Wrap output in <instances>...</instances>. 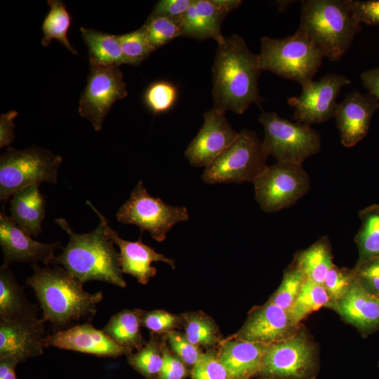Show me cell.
Masks as SVG:
<instances>
[{
	"mask_svg": "<svg viewBox=\"0 0 379 379\" xmlns=\"http://www.w3.org/2000/svg\"><path fill=\"white\" fill-rule=\"evenodd\" d=\"M260 72L258 55L251 51L241 36H224L218 42L212 67L213 107L242 114L252 103L260 105Z\"/></svg>",
	"mask_w": 379,
	"mask_h": 379,
	"instance_id": "obj_1",
	"label": "cell"
},
{
	"mask_svg": "<svg viewBox=\"0 0 379 379\" xmlns=\"http://www.w3.org/2000/svg\"><path fill=\"white\" fill-rule=\"evenodd\" d=\"M32 267L34 272L26 283L33 289L42 318L51 324L53 332L65 330L81 319H93L103 299L101 291H85L84 283L62 266Z\"/></svg>",
	"mask_w": 379,
	"mask_h": 379,
	"instance_id": "obj_2",
	"label": "cell"
},
{
	"mask_svg": "<svg viewBox=\"0 0 379 379\" xmlns=\"http://www.w3.org/2000/svg\"><path fill=\"white\" fill-rule=\"evenodd\" d=\"M86 204L98 215L99 225L91 232L80 234L74 232L65 218L55 219V222L69 236V241L51 264L62 266L83 283L101 281L125 288L119 253L107 234L105 217L91 201L87 200Z\"/></svg>",
	"mask_w": 379,
	"mask_h": 379,
	"instance_id": "obj_3",
	"label": "cell"
},
{
	"mask_svg": "<svg viewBox=\"0 0 379 379\" xmlns=\"http://www.w3.org/2000/svg\"><path fill=\"white\" fill-rule=\"evenodd\" d=\"M350 0H304L297 32L309 39L331 61L341 59L361 29Z\"/></svg>",
	"mask_w": 379,
	"mask_h": 379,
	"instance_id": "obj_4",
	"label": "cell"
},
{
	"mask_svg": "<svg viewBox=\"0 0 379 379\" xmlns=\"http://www.w3.org/2000/svg\"><path fill=\"white\" fill-rule=\"evenodd\" d=\"M260 44L258 55L261 71L272 72L301 86L313 80L324 58L309 39L297 31L280 39L263 36Z\"/></svg>",
	"mask_w": 379,
	"mask_h": 379,
	"instance_id": "obj_5",
	"label": "cell"
},
{
	"mask_svg": "<svg viewBox=\"0 0 379 379\" xmlns=\"http://www.w3.org/2000/svg\"><path fill=\"white\" fill-rule=\"evenodd\" d=\"M62 162L60 155L39 146L25 149L8 147L0 157V199L6 201L33 185L56 184Z\"/></svg>",
	"mask_w": 379,
	"mask_h": 379,
	"instance_id": "obj_6",
	"label": "cell"
},
{
	"mask_svg": "<svg viewBox=\"0 0 379 379\" xmlns=\"http://www.w3.org/2000/svg\"><path fill=\"white\" fill-rule=\"evenodd\" d=\"M268 157L257 134L243 129L234 142L206 167L201 179L206 184L253 183L267 167Z\"/></svg>",
	"mask_w": 379,
	"mask_h": 379,
	"instance_id": "obj_7",
	"label": "cell"
},
{
	"mask_svg": "<svg viewBox=\"0 0 379 379\" xmlns=\"http://www.w3.org/2000/svg\"><path fill=\"white\" fill-rule=\"evenodd\" d=\"M259 122L265 130L263 148L277 161L302 163L321 149L320 134L310 125L293 122L275 112H262Z\"/></svg>",
	"mask_w": 379,
	"mask_h": 379,
	"instance_id": "obj_8",
	"label": "cell"
},
{
	"mask_svg": "<svg viewBox=\"0 0 379 379\" xmlns=\"http://www.w3.org/2000/svg\"><path fill=\"white\" fill-rule=\"evenodd\" d=\"M116 217L125 225L139 227L141 233L147 231L158 242L163 241L173 227L189 220L185 206L166 204L161 198L154 197L139 180L129 199L119 208Z\"/></svg>",
	"mask_w": 379,
	"mask_h": 379,
	"instance_id": "obj_9",
	"label": "cell"
},
{
	"mask_svg": "<svg viewBox=\"0 0 379 379\" xmlns=\"http://www.w3.org/2000/svg\"><path fill=\"white\" fill-rule=\"evenodd\" d=\"M253 185L260 208L265 212L274 213L293 206L306 194L310 180L302 164L277 161L267 166Z\"/></svg>",
	"mask_w": 379,
	"mask_h": 379,
	"instance_id": "obj_10",
	"label": "cell"
},
{
	"mask_svg": "<svg viewBox=\"0 0 379 379\" xmlns=\"http://www.w3.org/2000/svg\"><path fill=\"white\" fill-rule=\"evenodd\" d=\"M319 369L317 348L301 331L268 345L258 376L270 379H314Z\"/></svg>",
	"mask_w": 379,
	"mask_h": 379,
	"instance_id": "obj_11",
	"label": "cell"
},
{
	"mask_svg": "<svg viewBox=\"0 0 379 379\" xmlns=\"http://www.w3.org/2000/svg\"><path fill=\"white\" fill-rule=\"evenodd\" d=\"M119 67L90 64L86 86L79 100V113L91 123L95 131L102 129L114 103L128 95Z\"/></svg>",
	"mask_w": 379,
	"mask_h": 379,
	"instance_id": "obj_12",
	"label": "cell"
},
{
	"mask_svg": "<svg viewBox=\"0 0 379 379\" xmlns=\"http://www.w3.org/2000/svg\"><path fill=\"white\" fill-rule=\"evenodd\" d=\"M350 84L351 81L344 75L329 73L302 85L301 93L288 100L293 108V119L310 126L332 119L341 89Z\"/></svg>",
	"mask_w": 379,
	"mask_h": 379,
	"instance_id": "obj_13",
	"label": "cell"
},
{
	"mask_svg": "<svg viewBox=\"0 0 379 379\" xmlns=\"http://www.w3.org/2000/svg\"><path fill=\"white\" fill-rule=\"evenodd\" d=\"M298 326L287 310L268 300L253 308L241 328L229 338L269 345L291 337Z\"/></svg>",
	"mask_w": 379,
	"mask_h": 379,
	"instance_id": "obj_14",
	"label": "cell"
},
{
	"mask_svg": "<svg viewBox=\"0 0 379 379\" xmlns=\"http://www.w3.org/2000/svg\"><path fill=\"white\" fill-rule=\"evenodd\" d=\"M225 112L212 108L204 114V124L185 152L194 167L208 166L237 138Z\"/></svg>",
	"mask_w": 379,
	"mask_h": 379,
	"instance_id": "obj_15",
	"label": "cell"
},
{
	"mask_svg": "<svg viewBox=\"0 0 379 379\" xmlns=\"http://www.w3.org/2000/svg\"><path fill=\"white\" fill-rule=\"evenodd\" d=\"M0 246L3 264L7 265L16 262L46 265L51 263L55 251L62 248L58 241L46 244L33 239L6 214L4 204L0 212Z\"/></svg>",
	"mask_w": 379,
	"mask_h": 379,
	"instance_id": "obj_16",
	"label": "cell"
},
{
	"mask_svg": "<svg viewBox=\"0 0 379 379\" xmlns=\"http://www.w3.org/2000/svg\"><path fill=\"white\" fill-rule=\"evenodd\" d=\"M46 321L43 318L0 321V359L24 362L44 354Z\"/></svg>",
	"mask_w": 379,
	"mask_h": 379,
	"instance_id": "obj_17",
	"label": "cell"
},
{
	"mask_svg": "<svg viewBox=\"0 0 379 379\" xmlns=\"http://www.w3.org/2000/svg\"><path fill=\"white\" fill-rule=\"evenodd\" d=\"M44 343L46 347H54L98 357L117 358L126 354L102 330L95 328L89 322L77 324L46 335Z\"/></svg>",
	"mask_w": 379,
	"mask_h": 379,
	"instance_id": "obj_18",
	"label": "cell"
},
{
	"mask_svg": "<svg viewBox=\"0 0 379 379\" xmlns=\"http://www.w3.org/2000/svg\"><path fill=\"white\" fill-rule=\"evenodd\" d=\"M378 108L379 101L373 95L356 91L338 103L334 117L343 146L352 147L366 135Z\"/></svg>",
	"mask_w": 379,
	"mask_h": 379,
	"instance_id": "obj_19",
	"label": "cell"
},
{
	"mask_svg": "<svg viewBox=\"0 0 379 379\" xmlns=\"http://www.w3.org/2000/svg\"><path fill=\"white\" fill-rule=\"evenodd\" d=\"M106 232L112 241L119 249L120 265L123 274L135 277L141 284H147L157 274V270L152 266L154 262H163L175 269L173 259L157 252L142 241L141 235L135 241H126L120 237L105 219Z\"/></svg>",
	"mask_w": 379,
	"mask_h": 379,
	"instance_id": "obj_20",
	"label": "cell"
},
{
	"mask_svg": "<svg viewBox=\"0 0 379 379\" xmlns=\"http://www.w3.org/2000/svg\"><path fill=\"white\" fill-rule=\"evenodd\" d=\"M218 347V358L231 379H251L258 376L268 345L228 337Z\"/></svg>",
	"mask_w": 379,
	"mask_h": 379,
	"instance_id": "obj_21",
	"label": "cell"
},
{
	"mask_svg": "<svg viewBox=\"0 0 379 379\" xmlns=\"http://www.w3.org/2000/svg\"><path fill=\"white\" fill-rule=\"evenodd\" d=\"M328 307L364 333L379 328V301L357 279L347 293Z\"/></svg>",
	"mask_w": 379,
	"mask_h": 379,
	"instance_id": "obj_22",
	"label": "cell"
},
{
	"mask_svg": "<svg viewBox=\"0 0 379 379\" xmlns=\"http://www.w3.org/2000/svg\"><path fill=\"white\" fill-rule=\"evenodd\" d=\"M227 14L211 0H193L178 22L180 36L197 40L213 39L218 43L224 37L221 25Z\"/></svg>",
	"mask_w": 379,
	"mask_h": 379,
	"instance_id": "obj_23",
	"label": "cell"
},
{
	"mask_svg": "<svg viewBox=\"0 0 379 379\" xmlns=\"http://www.w3.org/2000/svg\"><path fill=\"white\" fill-rule=\"evenodd\" d=\"M46 199L39 185H33L16 192L10 199V217L32 237L42 232L46 215Z\"/></svg>",
	"mask_w": 379,
	"mask_h": 379,
	"instance_id": "obj_24",
	"label": "cell"
},
{
	"mask_svg": "<svg viewBox=\"0 0 379 379\" xmlns=\"http://www.w3.org/2000/svg\"><path fill=\"white\" fill-rule=\"evenodd\" d=\"M38 306L27 298L9 265L0 268V321H21L38 318Z\"/></svg>",
	"mask_w": 379,
	"mask_h": 379,
	"instance_id": "obj_25",
	"label": "cell"
},
{
	"mask_svg": "<svg viewBox=\"0 0 379 379\" xmlns=\"http://www.w3.org/2000/svg\"><path fill=\"white\" fill-rule=\"evenodd\" d=\"M144 312L141 309L123 310L112 315L102 330L126 354L133 352L147 343L140 330Z\"/></svg>",
	"mask_w": 379,
	"mask_h": 379,
	"instance_id": "obj_26",
	"label": "cell"
},
{
	"mask_svg": "<svg viewBox=\"0 0 379 379\" xmlns=\"http://www.w3.org/2000/svg\"><path fill=\"white\" fill-rule=\"evenodd\" d=\"M80 31L88 48L90 64L105 66L127 64L117 35L83 27Z\"/></svg>",
	"mask_w": 379,
	"mask_h": 379,
	"instance_id": "obj_27",
	"label": "cell"
},
{
	"mask_svg": "<svg viewBox=\"0 0 379 379\" xmlns=\"http://www.w3.org/2000/svg\"><path fill=\"white\" fill-rule=\"evenodd\" d=\"M306 279L323 284L327 272L334 265L328 239L321 238L309 248L298 252L294 264Z\"/></svg>",
	"mask_w": 379,
	"mask_h": 379,
	"instance_id": "obj_28",
	"label": "cell"
},
{
	"mask_svg": "<svg viewBox=\"0 0 379 379\" xmlns=\"http://www.w3.org/2000/svg\"><path fill=\"white\" fill-rule=\"evenodd\" d=\"M181 316L184 334L192 344L213 350L222 341L218 326L206 314L198 311L184 313Z\"/></svg>",
	"mask_w": 379,
	"mask_h": 379,
	"instance_id": "obj_29",
	"label": "cell"
},
{
	"mask_svg": "<svg viewBox=\"0 0 379 379\" xmlns=\"http://www.w3.org/2000/svg\"><path fill=\"white\" fill-rule=\"evenodd\" d=\"M47 4L50 10L42 22L41 45L46 47L52 40L56 39L72 53L78 54L67 39L72 20L66 6L60 0H48Z\"/></svg>",
	"mask_w": 379,
	"mask_h": 379,
	"instance_id": "obj_30",
	"label": "cell"
},
{
	"mask_svg": "<svg viewBox=\"0 0 379 379\" xmlns=\"http://www.w3.org/2000/svg\"><path fill=\"white\" fill-rule=\"evenodd\" d=\"M361 225L355 237L360 264L379 255V205H371L359 212Z\"/></svg>",
	"mask_w": 379,
	"mask_h": 379,
	"instance_id": "obj_31",
	"label": "cell"
},
{
	"mask_svg": "<svg viewBox=\"0 0 379 379\" xmlns=\"http://www.w3.org/2000/svg\"><path fill=\"white\" fill-rule=\"evenodd\" d=\"M152 333L150 339L135 352L126 354L128 364L146 379H157L163 366L164 338Z\"/></svg>",
	"mask_w": 379,
	"mask_h": 379,
	"instance_id": "obj_32",
	"label": "cell"
},
{
	"mask_svg": "<svg viewBox=\"0 0 379 379\" xmlns=\"http://www.w3.org/2000/svg\"><path fill=\"white\" fill-rule=\"evenodd\" d=\"M329 303L330 300L323 284L306 279L288 312L292 319L299 324L307 315L322 307H328Z\"/></svg>",
	"mask_w": 379,
	"mask_h": 379,
	"instance_id": "obj_33",
	"label": "cell"
},
{
	"mask_svg": "<svg viewBox=\"0 0 379 379\" xmlns=\"http://www.w3.org/2000/svg\"><path fill=\"white\" fill-rule=\"evenodd\" d=\"M305 280L302 272L293 265L285 271L279 286L269 301L288 311L300 292Z\"/></svg>",
	"mask_w": 379,
	"mask_h": 379,
	"instance_id": "obj_34",
	"label": "cell"
},
{
	"mask_svg": "<svg viewBox=\"0 0 379 379\" xmlns=\"http://www.w3.org/2000/svg\"><path fill=\"white\" fill-rule=\"evenodd\" d=\"M140 28L154 51L180 36L178 23L166 18L149 16Z\"/></svg>",
	"mask_w": 379,
	"mask_h": 379,
	"instance_id": "obj_35",
	"label": "cell"
},
{
	"mask_svg": "<svg viewBox=\"0 0 379 379\" xmlns=\"http://www.w3.org/2000/svg\"><path fill=\"white\" fill-rule=\"evenodd\" d=\"M178 95L176 87L167 81H157L145 90L143 101L154 114L167 112L174 105Z\"/></svg>",
	"mask_w": 379,
	"mask_h": 379,
	"instance_id": "obj_36",
	"label": "cell"
},
{
	"mask_svg": "<svg viewBox=\"0 0 379 379\" xmlns=\"http://www.w3.org/2000/svg\"><path fill=\"white\" fill-rule=\"evenodd\" d=\"M117 38L128 65L140 64L154 51L141 28L117 35Z\"/></svg>",
	"mask_w": 379,
	"mask_h": 379,
	"instance_id": "obj_37",
	"label": "cell"
},
{
	"mask_svg": "<svg viewBox=\"0 0 379 379\" xmlns=\"http://www.w3.org/2000/svg\"><path fill=\"white\" fill-rule=\"evenodd\" d=\"M355 279L353 270L340 268L335 265L329 270L323 283L330 300L328 306L340 300L347 293Z\"/></svg>",
	"mask_w": 379,
	"mask_h": 379,
	"instance_id": "obj_38",
	"label": "cell"
},
{
	"mask_svg": "<svg viewBox=\"0 0 379 379\" xmlns=\"http://www.w3.org/2000/svg\"><path fill=\"white\" fill-rule=\"evenodd\" d=\"M192 379H231L214 349L203 352L191 369Z\"/></svg>",
	"mask_w": 379,
	"mask_h": 379,
	"instance_id": "obj_39",
	"label": "cell"
},
{
	"mask_svg": "<svg viewBox=\"0 0 379 379\" xmlns=\"http://www.w3.org/2000/svg\"><path fill=\"white\" fill-rule=\"evenodd\" d=\"M142 325L152 333L164 335L182 325V316L164 310H154L144 312Z\"/></svg>",
	"mask_w": 379,
	"mask_h": 379,
	"instance_id": "obj_40",
	"label": "cell"
},
{
	"mask_svg": "<svg viewBox=\"0 0 379 379\" xmlns=\"http://www.w3.org/2000/svg\"><path fill=\"white\" fill-rule=\"evenodd\" d=\"M164 336L171 351L192 369L203 353L199 347L192 344L185 334L175 330Z\"/></svg>",
	"mask_w": 379,
	"mask_h": 379,
	"instance_id": "obj_41",
	"label": "cell"
},
{
	"mask_svg": "<svg viewBox=\"0 0 379 379\" xmlns=\"http://www.w3.org/2000/svg\"><path fill=\"white\" fill-rule=\"evenodd\" d=\"M353 272L356 279L366 290L379 296V255L357 264Z\"/></svg>",
	"mask_w": 379,
	"mask_h": 379,
	"instance_id": "obj_42",
	"label": "cell"
},
{
	"mask_svg": "<svg viewBox=\"0 0 379 379\" xmlns=\"http://www.w3.org/2000/svg\"><path fill=\"white\" fill-rule=\"evenodd\" d=\"M162 352L163 366L157 379H185L191 373L189 367L171 351L166 343L165 338Z\"/></svg>",
	"mask_w": 379,
	"mask_h": 379,
	"instance_id": "obj_43",
	"label": "cell"
},
{
	"mask_svg": "<svg viewBox=\"0 0 379 379\" xmlns=\"http://www.w3.org/2000/svg\"><path fill=\"white\" fill-rule=\"evenodd\" d=\"M350 6L359 23L379 26V0H350Z\"/></svg>",
	"mask_w": 379,
	"mask_h": 379,
	"instance_id": "obj_44",
	"label": "cell"
},
{
	"mask_svg": "<svg viewBox=\"0 0 379 379\" xmlns=\"http://www.w3.org/2000/svg\"><path fill=\"white\" fill-rule=\"evenodd\" d=\"M193 0H161L154 6L149 17H163L177 22L192 4Z\"/></svg>",
	"mask_w": 379,
	"mask_h": 379,
	"instance_id": "obj_45",
	"label": "cell"
},
{
	"mask_svg": "<svg viewBox=\"0 0 379 379\" xmlns=\"http://www.w3.org/2000/svg\"><path fill=\"white\" fill-rule=\"evenodd\" d=\"M16 111H10L0 117V147L10 145L15 138L14 119L18 116Z\"/></svg>",
	"mask_w": 379,
	"mask_h": 379,
	"instance_id": "obj_46",
	"label": "cell"
},
{
	"mask_svg": "<svg viewBox=\"0 0 379 379\" xmlns=\"http://www.w3.org/2000/svg\"><path fill=\"white\" fill-rule=\"evenodd\" d=\"M361 79L369 94L379 101V67L363 72Z\"/></svg>",
	"mask_w": 379,
	"mask_h": 379,
	"instance_id": "obj_47",
	"label": "cell"
},
{
	"mask_svg": "<svg viewBox=\"0 0 379 379\" xmlns=\"http://www.w3.org/2000/svg\"><path fill=\"white\" fill-rule=\"evenodd\" d=\"M18 364L10 359H0V379H18L15 366Z\"/></svg>",
	"mask_w": 379,
	"mask_h": 379,
	"instance_id": "obj_48",
	"label": "cell"
},
{
	"mask_svg": "<svg viewBox=\"0 0 379 379\" xmlns=\"http://www.w3.org/2000/svg\"><path fill=\"white\" fill-rule=\"evenodd\" d=\"M218 8L225 11L227 13L237 8L241 4L239 0H211Z\"/></svg>",
	"mask_w": 379,
	"mask_h": 379,
	"instance_id": "obj_49",
	"label": "cell"
},
{
	"mask_svg": "<svg viewBox=\"0 0 379 379\" xmlns=\"http://www.w3.org/2000/svg\"><path fill=\"white\" fill-rule=\"evenodd\" d=\"M259 379H270V378H262V377H260Z\"/></svg>",
	"mask_w": 379,
	"mask_h": 379,
	"instance_id": "obj_50",
	"label": "cell"
},
{
	"mask_svg": "<svg viewBox=\"0 0 379 379\" xmlns=\"http://www.w3.org/2000/svg\"><path fill=\"white\" fill-rule=\"evenodd\" d=\"M378 299V300L379 301V296H375Z\"/></svg>",
	"mask_w": 379,
	"mask_h": 379,
	"instance_id": "obj_51",
	"label": "cell"
}]
</instances>
